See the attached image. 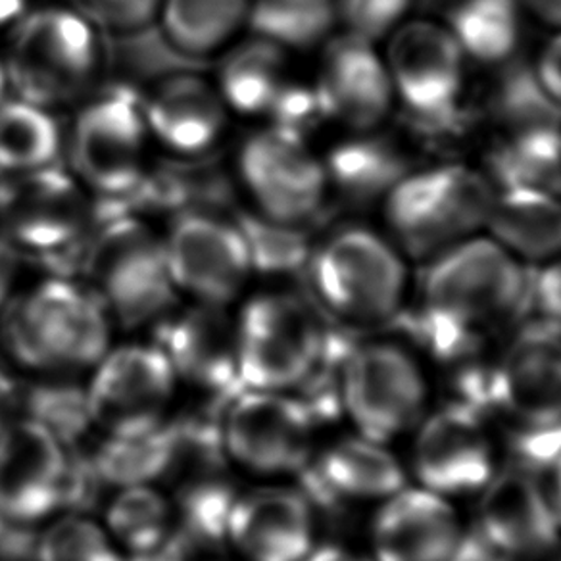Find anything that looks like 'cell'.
<instances>
[{"mask_svg": "<svg viewBox=\"0 0 561 561\" xmlns=\"http://www.w3.org/2000/svg\"><path fill=\"white\" fill-rule=\"evenodd\" d=\"M16 96L45 108L78 101L102 68V41L73 9H41L16 20L4 58Z\"/></svg>", "mask_w": 561, "mask_h": 561, "instance_id": "7", "label": "cell"}, {"mask_svg": "<svg viewBox=\"0 0 561 561\" xmlns=\"http://www.w3.org/2000/svg\"><path fill=\"white\" fill-rule=\"evenodd\" d=\"M180 385L157 343L110 346L85 387L91 427L106 438L145 437L162 430Z\"/></svg>", "mask_w": 561, "mask_h": 561, "instance_id": "10", "label": "cell"}, {"mask_svg": "<svg viewBox=\"0 0 561 561\" xmlns=\"http://www.w3.org/2000/svg\"><path fill=\"white\" fill-rule=\"evenodd\" d=\"M27 0H0V25L24 16Z\"/></svg>", "mask_w": 561, "mask_h": 561, "instance_id": "48", "label": "cell"}, {"mask_svg": "<svg viewBox=\"0 0 561 561\" xmlns=\"http://www.w3.org/2000/svg\"><path fill=\"white\" fill-rule=\"evenodd\" d=\"M252 0H162V32L183 55L206 60L249 22Z\"/></svg>", "mask_w": 561, "mask_h": 561, "instance_id": "32", "label": "cell"}, {"mask_svg": "<svg viewBox=\"0 0 561 561\" xmlns=\"http://www.w3.org/2000/svg\"><path fill=\"white\" fill-rule=\"evenodd\" d=\"M71 4L94 30L108 35L152 24L160 14L162 0H71Z\"/></svg>", "mask_w": 561, "mask_h": 561, "instance_id": "41", "label": "cell"}, {"mask_svg": "<svg viewBox=\"0 0 561 561\" xmlns=\"http://www.w3.org/2000/svg\"><path fill=\"white\" fill-rule=\"evenodd\" d=\"M218 433L226 460L264 479L302 473L316 454V413L293 392L234 390Z\"/></svg>", "mask_w": 561, "mask_h": 561, "instance_id": "9", "label": "cell"}, {"mask_svg": "<svg viewBox=\"0 0 561 561\" xmlns=\"http://www.w3.org/2000/svg\"><path fill=\"white\" fill-rule=\"evenodd\" d=\"M385 66L394 101L425 127L458 117L468 81V58L445 24L405 20L385 41Z\"/></svg>", "mask_w": 561, "mask_h": 561, "instance_id": "12", "label": "cell"}, {"mask_svg": "<svg viewBox=\"0 0 561 561\" xmlns=\"http://www.w3.org/2000/svg\"><path fill=\"white\" fill-rule=\"evenodd\" d=\"M413 0H335L336 24L354 37L381 43L408 20Z\"/></svg>", "mask_w": 561, "mask_h": 561, "instance_id": "40", "label": "cell"}, {"mask_svg": "<svg viewBox=\"0 0 561 561\" xmlns=\"http://www.w3.org/2000/svg\"><path fill=\"white\" fill-rule=\"evenodd\" d=\"M234 219L249 242L254 273L293 275L308 267L313 247L302 226L280 224L262 214H239Z\"/></svg>", "mask_w": 561, "mask_h": 561, "instance_id": "37", "label": "cell"}, {"mask_svg": "<svg viewBox=\"0 0 561 561\" xmlns=\"http://www.w3.org/2000/svg\"><path fill=\"white\" fill-rule=\"evenodd\" d=\"M335 24V0H252L247 22L254 35L287 50L320 45Z\"/></svg>", "mask_w": 561, "mask_h": 561, "instance_id": "36", "label": "cell"}, {"mask_svg": "<svg viewBox=\"0 0 561 561\" xmlns=\"http://www.w3.org/2000/svg\"><path fill=\"white\" fill-rule=\"evenodd\" d=\"M114 323L99 298L68 275L18 293L0 312V348L14 369L39 379L91 374L112 346Z\"/></svg>", "mask_w": 561, "mask_h": 561, "instance_id": "2", "label": "cell"}, {"mask_svg": "<svg viewBox=\"0 0 561 561\" xmlns=\"http://www.w3.org/2000/svg\"><path fill=\"white\" fill-rule=\"evenodd\" d=\"M164 249L175 289L201 305L227 308L254 273L241 227L221 211L175 214Z\"/></svg>", "mask_w": 561, "mask_h": 561, "instance_id": "15", "label": "cell"}, {"mask_svg": "<svg viewBox=\"0 0 561 561\" xmlns=\"http://www.w3.org/2000/svg\"><path fill=\"white\" fill-rule=\"evenodd\" d=\"M491 561H529L523 560V558H514V556H502V553H496Z\"/></svg>", "mask_w": 561, "mask_h": 561, "instance_id": "51", "label": "cell"}, {"mask_svg": "<svg viewBox=\"0 0 561 561\" xmlns=\"http://www.w3.org/2000/svg\"><path fill=\"white\" fill-rule=\"evenodd\" d=\"M506 68L499 85L492 91V116L504 129L529 125H561V106L550 99L538 81L533 66H502Z\"/></svg>", "mask_w": 561, "mask_h": 561, "instance_id": "38", "label": "cell"}, {"mask_svg": "<svg viewBox=\"0 0 561 561\" xmlns=\"http://www.w3.org/2000/svg\"><path fill=\"white\" fill-rule=\"evenodd\" d=\"M237 369L244 389L306 387L328 358L331 336L313 306L293 293H262L234 320Z\"/></svg>", "mask_w": 561, "mask_h": 561, "instance_id": "6", "label": "cell"}, {"mask_svg": "<svg viewBox=\"0 0 561 561\" xmlns=\"http://www.w3.org/2000/svg\"><path fill=\"white\" fill-rule=\"evenodd\" d=\"M180 435L170 423L145 437L106 438L94 456V468L102 481L117 489L133 484H154L172 473Z\"/></svg>", "mask_w": 561, "mask_h": 561, "instance_id": "35", "label": "cell"}, {"mask_svg": "<svg viewBox=\"0 0 561 561\" xmlns=\"http://www.w3.org/2000/svg\"><path fill=\"white\" fill-rule=\"evenodd\" d=\"M94 224L85 185L56 165L0 180V233L22 252L58 254L81 244Z\"/></svg>", "mask_w": 561, "mask_h": 561, "instance_id": "13", "label": "cell"}, {"mask_svg": "<svg viewBox=\"0 0 561 561\" xmlns=\"http://www.w3.org/2000/svg\"><path fill=\"white\" fill-rule=\"evenodd\" d=\"M22 250L18 249L14 242H10L4 234L0 233V312L9 305L10 298L14 297V285H16L20 264H22Z\"/></svg>", "mask_w": 561, "mask_h": 561, "instance_id": "45", "label": "cell"}, {"mask_svg": "<svg viewBox=\"0 0 561 561\" xmlns=\"http://www.w3.org/2000/svg\"><path fill=\"white\" fill-rule=\"evenodd\" d=\"M79 270L112 323L139 329L172 312L178 289L165 257L164 237L133 214L101 216L85 234Z\"/></svg>", "mask_w": 561, "mask_h": 561, "instance_id": "3", "label": "cell"}, {"mask_svg": "<svg viewBox=\"0 0 561 561\" xmlns=\"http://www.w3.org/2000/svg\"><path fill=\"white\" fill-rule=\"evenodd\" d=\"M405 260L390 237L348 226L312 250L306 272L323 310L343 323L374 328L404 310L410 287Z\"/></svg>", "mask_w": 561, "mask_h": 561, "instance_id": "4", "label": "cell"}, {"mask_svg": "<svg viewBox=\"0 0 561 561\" xmlns=\"http://www.w3.org/2000/svg\"><path fill=\"white\" fill-rule=\"evenodd\" d=\"M496 188L537 187L561 193V125L504 129L489 154Z\"/></svg>", "mask_w": 561, "mask_h": 561, "instance_id": "31", "label": "cell"}, {"mask_svg": "<svg viewBox=\"0 0 561 561\" xmlns=\"http://www.w3.org/2000/svg\"><path fill=\"white\" fill-rule=\"evenodd\" d=\"M525 18L561 32V0H517Z\"/></svg>", "mask_w": 561, "mask_h": 561, "instance_id": "46", "label": "cell"}, {"mask_svg": "<svg viewBox=\"0 0 561 561\" xmlns=\"http://www.w3.org/2000/svg\"><path fill=\"white\" fill-rule=\"evenodd\" d=\"M306 561H374L369 558H364L359 553H354L352 550H346L343 546L325 545L316 546L312 553L306 558Z\"/></svg>", "mask_w": 561, "mask_h": 561, "instance_id": "47", "label": "cell"}, {"mask_svg": "<svg viewBox=\"0 0 561 561\" xmlns=\"http://www.w3.org/2000/svg\"><path fill=\"white\" fill-rule=\"evenodd\" d=\"M550 494H552L553 506H556V512L560 515L561 522V450L556 456V461H553L552 469V489H550Z\"/></svg>", "mask_w": 561, "mask_h": 561, "instance_id": "49", "label": "cell"}, {"mask_svg": "<svg viewBox=\"0 0 561 561\" xmlns=\"http://www.w3.org/2000/svg\"><path fill=\"white\" fill-rule=\"evenodd\" d=\"M529 305L537 308V318L561 328V256L540 265L530 280Z\"/></svg>", "mask_w": 561, "mask_h": 561, "instance_id": "42", "label": "cell"}, {"mask_svg": "<svg viewBox=\"0 0 561 561\" xmlns=\"http://www.w3.org/2000/svg\"><path fill=\"white\" fill-rule=\"evenodd\" d=\"M525 265L489 234H476L427 262L415 329L438 358L479 351L529 306Z\"/></svg>", "mask_w": 561, "mask_h": 561, "instance_id": "1", "label": "cell"}, {"mask_svg": "<svg viewBox=\"0 0 561 561\" xmlns=\"http://www.w3.org/2000/svg\"><path fill=\"white\" fill-rule=\"evenodd\" d=\"M149 127L142 94L110 83L79 108L71 129V160L78 180L104 198H125L149 172Z\"/></svg>", "mask_w": 561, "mask_h": 561, "instance_id": "11", "label": "cell"}, {"mask_svg": "<svg viewBox=\"0 0 561 561\" xmlns=\"http://www.w3.org/2000/svg\"><path fill=\"white\" fill-rule=\"evenodd\" d=\"M150 137L183 157H203L218 142L227 124V104L218 87L181 71L158 81L142 96Z\"/></svg>", "mask_w": 561, "mask_h": 561, "instance_id": "24", "label": "cell"}, {"mask_svg": "<svg viewBox=\"0 0 561 561\" xmlns=\"http://www.w3.org/2000/svg\"><path fill=\"white\" fill-rule=\"evenodd\" d=\"M71 494L68 446L35 417L0 430V519L14 529L53 519Z\"/></svg>", "mask_w": 561, "mask_h": 561, "instance_id": "14", "label": "cell"}, {"mask_svg": "<svg viewBox=\"0 0 561 561\" xmlns=\"http://www.w3.org/2000/svg\"><path fill=\"white\" fill-rule=\"evenodd\" d=\"M226 540L242 561H306L318 546L312 502L287 484L237 494L227 515Z\"/></svg>", "mask_w": 561, "mask_h": 561, "instance_id": "20", "label": "cell"}, {"mask_svg": "<svg viewBox=\"0 0 561 561\" xmlns=\"http://www.w3.org/2000/svg\"><path fill=\"white\" fill-rule=\"evenodd\" d=\"M494 195L489 175L469 165L410 172L382 201L390 241L405 257L430 262L484 231Z\"/></svg>", "mask_w": 561, "mask_h": 561, "instance_id": "5", "label": "cell"}, {"mask_svg": "<svg viewBox=\"0 0 561 561\" xmlns=\"http://www.w3.org/2000/svg\"><path fill=\"white\" fill-rule=\"evenodd\" d=\"M7 89H9V76H7L4 60L0 58V101L7 96Z\"/></svg>", "mask_w": 561, "mask_h": 561, "instance_id": "50", "label": "cell"}, {"mask_svg": "<svg viewBox=\"0 0 561 561\" xmlns=\"http://www.w3.org/2000/svg\"><path fill=\"white\" fill-rule=\"evenodd\" d=\"M157 344L180 382L210 394L241 389L234 321L224 306L195 302L180 312L172 310L158 321Z\"/></svg>", "mask_w": 561, "mask_h": 561, "instance_id": "23", "label": "cell"}, {"mask_svg": "<svg viewBox=\"0 0 561 561\" xmlns=\"http://www.w3.org/2000/svg\"><path fill=\"white\" fill-rule=\"evenodd\" d=\"M369 542L374 561H454L463 525L453 500L405 484L379 504Z\"/></svg>", "mask_w": 561, "mask_h": 561, "instance_id": "22", "label": "cell"}, {"mask_svg": "<svg viewBox=\"0 0 561 561\" xmlns=\"http://www.w3.org/2000/svg\"><path fill=\"white\" fill-rule=\"evenodd\" d=\"M477 523L492 552L535 561L561 542L552 494L523 469H499L479 492Z\"/></svg>", "mask_w": 561, "mask_h": 561, "instance_id": "21", "label": "cell"}, {"mask_svg": "<svg viewBox=\"0 0 561 561\" xmlns=\"http://www.w3.org/2000/svg\"><path fill=\"white\" fill-rule=\"evenodd\" d=\"M496 461L494 435L473 405L450 404L427 412L413 430L415 481L446 499L479 494L496 476Z\"/></svg>", "mask_w": 561, "mask_h": 561, "instance_id": "18", "label": "cell"}, {"mask_svg": "<svg viewBox=\"0 0 561 561\" xmlns=\"http://www.w3.org/2000/svg\"><path fill=\"white\" fill-rule=\"evenodd\" d=\"M102 525L127 560L158 552L180 533L172 496L154 484L117 489L106 506Z\"/></svg>", "mask_w": 561, "mask_h": 561, "instance_id": "30", "label": "cell"}, {"mask_svg": "<svg viewBox=\"0 0 561 561\" xmlns=\"http://www.w3.org/2000/svg\"><path fill=\"white\" fill-rule=\"evenodd\" d=\"M60 129L50 110L16 99L0 101V173H24L55 165Z\"/></svg>", "mask_w": 561, "mask_h": 561, "instance_id": "33", "label": "cell"}, {"mask_svg": "<svg viewBox=\"0 0 561 561\" xmlns=\"http://www.w3.org/2000/svg\"><path fill=\"white\" fill-rule=\"evenodd\" d=\"M313 91L325 119L352 133L379 129L397 104L382 53L351 33L325 43Z\"/></svg>", "mask_w": 561, "mask_h": 561, "instance_id": "19", "label": "cell"}, {"mask_svg": "<svg viewBox=\"0 0 561 561\" xmlns=\"http://www.w3.org/2000/svg\"><path fill=\"white\" fill-rule=\"evenodd\" d=\"M558 561H561V556H560V560H558Z\"/></svg>", "mask_w": 561, "mask_h": 561, "instance_id": "53", "label": "cell"}, {"mask_svg": "<svg viewBox=\"0 0 561 561\" xmlns=\"http://www.w3.org/2000/svg\"><path fill=\"white\" fill-rule=\"evenodd\" d=\"M316 484L331 499L341 502H379L408 484L405 469L389 445L354 435L336 438L316 450L312 461Z\"/></svg>", "mask_w": 561, "mask_h": 561, "instance_id": "25", "label": "cell"}, {"mask_svg": "<svg viewBox=\"0 0 561 561\" xmlns=\"http://www.w3.org/2000/svg\"><path fill=\"white\" fill-rule=\"evenodd\" d=\"M239 173L260 214L280 224L302 226L331 195L323 158L308 139L275 125L242 145Z\"/></svg>", "mask_w": 561, "mask_h": 561, "instance_id": "17", "label": "cell"}, {"mask_svg": "<svg viewBox=\"0 0 561 561\" xmlns=\"http://www.w3.org/2000/svg\"><path fill=\"white\" fill-rule=\"evenodd\" d=\"M484 398L525 430L561 423V328L542 318L512 331L484 377Z\"/></svg>", "mask_w": 561, "mask_h": 561, "instance_id": "16", "label": "cell"}, {"mask_svg": "<svg viewBox=\"0 0 561 561\" xmlns=\"http://www.w3.org/2000/svg\"><path fill=\"white\" fill-rule=\"evenodd\" d=\"M339 402L356 433L390 445L413 433L430 412V382L408 348L371 341L344 356Z\"/></svg>", "mask_w": 561, "mask_h": 561, "instance_id": "8", "label": "cell"}, {"mask_svg": "<svg viewBox=\"0 0 561 561\" xmlns=\"http://www.w3.org/2000/svg\"><path fill=\"white\" fill-rule=\"evenodd\" d=\"M108 62L116 71L114 83L137 89V81L158 83L181 71H196L204 60L183 55L165 37L162 27L152 24L125 33H108L102 45V64ZM139 91V89H137Z\"/></svg>", "mask_w": 561, "mask_h": 561, "instance_id": "34", "label": "cell"}, {"mask_svg": "<svg viewBox=\"0 0 561 561\" xmlns=\"http://www.w3.org/2000/svg\"><path fill=\"white\" fill-rule=\"evenodd\" d=\"M523 20L517 0H454L445 25L468 62L502 68L522 47Z\"/></svg>", "mask_w": 561, "mask_h": 561, "instance_id": "28", "label": "cell"}, {"mask_svg": "<svg viewBox=\"0 0 561 561\" xmlns=\"http://www.w3.org/2000/svg\"><path fill=\"white\" fill-rule=\"evenodd\" d=\"M533 68L537 71L538 81L545 87L546 93L561 106V32H556L552 39L546 43Z\"/></svg>", "mask_w": 561, "mask_h": 561, "instance_id": "43", "label": "cell"}, {"mask_svg": "<svg viewBox=\"0 0 561 561\" xmlns=\"http://www.w3.org/2000/svg\"><path fill=\"white\" fill-rule=\"evenodd\" d=\"M2 561H12V560H2Z\"/></svg>", "mask_w": 561, "mask_h": 561, "instance_id": "52", "label": "cell"}, {"mask_svg": "<svg viewBox=\"0 0 561 561\" xmlns=\"http://www.w3.org/2000/svg\"><path fill=\"white\" fill-rule=\"evenodd\" d=\"M329 193L354 206L381 203L404 180L408 160L392 140L375 131L352 133L323 160Z\"/></svg>", "mask_w": 561, "mask_h": 561, "instance_id": "27", "label": "cell"}, {"mask_svg": "<svg viewBox=\"0 0 561 561\" xmlns=\"http://www.w3.org/2000/svg\"><path fill=\"white\" fill-rule=\"evenodd\" d=\"M37 561H127L104 525L81 514L55 515L35 545Z\"/></svg>", "mask_w": 561, "mask_h": 561, "instance_id": "39", "label": "cell"}, {"mask_svg": "<svg viewBox=\"0 0 561 561\" xmlns=\"http://www.w3.org/2000/svg\"><path fill=\"white\" fill-rule=\"evenodd\" d=\"M25 415V385L10 369L0 367V430Z\"/></svg>", "mask_w": 561, "mask_h": 561, "instance_id": "44", "label": "cell"}, {"mask_svg": "<svg viewBox=\"0 0 561 561\" xmlns=\"http://www.w3.org/2000/svg\"><path fill=\"white\" fill-rule=\"evenodd\" d=\"M484 231L522 264H546L561 256V193L496 188Z\"/></svg>", "mask_w": 561, "mask_h": 561, "instance_id": "26", "label": "cell"}, {"mask_svg": "<svg viewBox=\"0 0 561 561\" xmlns=\"http://www.w3.org/2000/svg\"><path fill=\"white\" fill-rule=\"evenodd\" d=\"M287 83V48L252 33L226 56L216 87L227 108L270 114Z\"/></svg>", "mask_w": 561, "mask_h": 561, "instance_id": "29", "label": "cell"}]
</instances>
